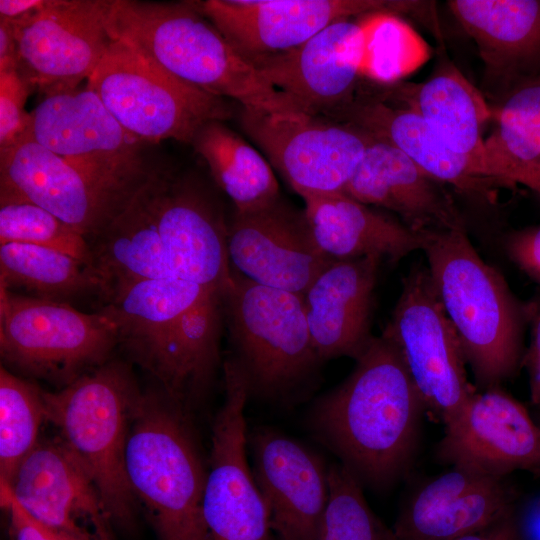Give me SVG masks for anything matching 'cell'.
Instances as JSON below:
<instances>
[{
  "mask_svg": "<svg viewBox=\"0 0 540 540\" xmlns=\"http://www.w3.org/2000/svg\"><path fill=\"white\" fill-rule=\"evenodd\" d=\"M351 374L312 407L309 425L354 477L385 489L410 468L422 400L394 345L373 336Z\"/></svg>",
  "mask_w": 540,
  "mask_h": 540,
  "instance_id": "6da1fadb",
  "label": "cell"
},
{
  "mask_svg": "<svg viewBox=\"0 0 540 540\" xmlns=\"http://www.w3.org/2000/svg\"><path fill=\"white\" fill-rule=\"evenodd\" d=\"M100 309L116 326L118 346L189 412L209 392L220 362L222 297L171 277L123 287Z\"/></svg>",
  "mask_w": 540,
  "mask_h": 540,
  "instance_id": "7a4b0ae2",
  "label": "cell"
},
{
  "mask_svg": "<svg viewBox=\"0 0 540 540\" xmlns=\"http://www.w3.org/2000/svg\"><path fill=\"white\" fill-rule=\"evenodd\" d=\"M107 22L112 40L211 95L236 100L247 109L302 111L229 43L194 1L110 0Z\"/></svg>",
  "mask_w": 540,
  "mask_h": 540,
  "instance_id": "3957f363",
  "label": "cell"
},
{
  "mask_svg": "<svg viewBox=\"0 0 540 540\" xmlns=\"http://www.w3.org/2000/svg\"><path fill=\"white\" fill-rule=\"evenodd\" d=\"M422 250L476 383L484 390L500 387L522 367L524 303L481 258L465 229L428 234Z\"/></svg>",
  "mask_w": 540,
  "mask_h": 540,
  "instance_id": "277c9868",
  "label": "cell"
},
{
  "mask_svg": "<svg viewBox=\"0 0 540 540\" xmlns=\"http://www.w3.org/2000/svg\"><path fill=\"white\" fill-rule=\"evenodd\" d=\"M190 412L160 388L140 392L125 449V472L157 540H209L202 504L207 468Z\"/></svg>",
  "mask_w": 540,
  "mask_h": 540,
  "instance_id": "5b68a950",
  "label": "cell"
},
{
  "mask_svg": "<svg viewBox=\"0 0 540 540\" xmlns=\"http://www.w3.org/2000/svg\"><path fill=\"white\" fill-rule=\"evenodd\" d=\"M140 390L121 361L109 360L56 392L44 391L47 422L98 488L115 527H133L137 502L125 449Z\"/></svg>",
  "mask_w": 540,
  "mask_h": 540,
  "instance_id": "8992f818",
  "label": "cell"
},
{
  "mask_svg": "<svg viewBox=\"0 0 540 540\" xmlns=\"http://www.w3.org/2000/svg\"><path fill=\"white\" fill-rule=\"evenodd\" d=\"M222 299L233 353L249 396L284 399L321 362L301 295L257 284L233 268Z\"/></svg>",
  "mask_w": 540,
  "mask_h": 540,
  "instance_id": "52a82bcc",
  "label": "cell"
},
{
  "mask_svg": "<svg viewBox=\"0 0 540 540\" xmlns=\"http://www.w3.org/2000/svg\"><path fill=\"white\" fill-rule=\"evenodd\" d=\"M116 346V326L100 310L0 287V354L15 370L62 388L109 361Z\"/></svg>",
  "mask_w": 540,
  "mask_h": 540,
  "instance_id": "ba28073f",
  "label": "cell"
},
{
  "mask_svg": "<svg viewBox=\"0 0 540 540\" xmlns=\"http://www.w3.org/2000/svg\"><path fill=\"white\" fill-rule=\"evenodd\" d=\"M86 88L142 143L173 139L190 144L201 125L230 116L223 98L177 79L117 40L87 79Z\"/></svg>",
  "mask_w": 540,
  "mask_h": 540,
  "instance_id": "9c48e42d",
  "label": "cell"
},
{
  "mask_svg": "<svg viewBox=\"0 0 540 540\" xmlns=\"http://www.w3.org/2000/svg\"><path fill=\"white\" fill-rule=\"evenodd\" d=\"M382 335L398 351L425 412L444 426L477 392L467 376L459 336L448 318L427 266L416 264Z\"/></svg>",
  "mask_w": 540,
  "mask_h": 540,
  "instance_id": "30bf717a",
  "label": "cell"
},
{
  "mask_svg": "<svg viewBox=\"0 0 540 540\" xmlns=\"http://www.w3.org/2000/svg\"><path fill=\"white\" fill-rule=\"evenodd\" d=\"M26 132L125 201H130L155 171L142 157V142L127 132L86 86L45 95L29 112Z\"/></svg>",
  "mask_w": 540,
  "mask_h": 540,
  "instance_id": "8fae6325",
  "label": "cell"
},
{
  "mask_svg": "<svg viewBox=\"0 0 540 540\" xmlns=\"http://www.w3.org/2000/svg\"><path fill=\"white\" fill-rule=\"evenodd\" d=\"M241 126L302 198L343 192L372 134L362 127L299 110L243 108Z\"/></svg>",
  "mask_w": 540,
  "mask_h": 540,
  "instance_id": "7c38bea8",
  "label": "cell"
},
{
  "mask_svg": "<svg viewBox=\"0 0 540 540\" xmlns=\"http://www.w3.org/2000/svg\"><path fill=\"white\" fill-rule=\"evenodd\" d=\"M223 375L225 397L212 426L202 504L209 540H271L269 512L246 454L247 382L229 357Z\"/></svg>",
  "mask_w": 540,
  "mask_h": 540,
  "instance_id": "4fadbf2b",
  "label": "cell"
},
{
  "mask_svg": "<svg viewBox=\"0 0 540 540\" xmlns=\"http://www.w3.org/2000/svg\"><path fill=\"white\" fill-rule=\"evenodd\" d=\"M110 0H51L11 23L17 46V70L45 95L78 88L94 72L112 38L107 15ZM4 20V19H3Z\"/></svg>",
  "mask_w": 540,
  "mask_h": 540,
  "instance_id": "5bb4252c",
  "label": "cell"
},
{
  "mask_svg": "<svg viewBox=\"0 0 540 540\" xmlns=\"http://www.w3.org/2000/svg\"><path fill=\"white\" fill-rule=\"evenodd\" d=\"M229 43L250 63L287 53L331 23L360 14L423 16L426 1L387 0H206L194 1Z\"/></svg>",
  "mask_w": 540,
  "mask_h": 540,
  "instance_id": "9a60e30c",
  "label": "cell"
},
{
  "mask_svg": "<svg viewBox=\"0 0 540 540\" xmlns=\"http://www.w3.org/2000/svg\"><path fill=\"white\" fill-rule=\"evenodd\" d=\"M0 489L60 540H115L98 488L59 437L40 438L11 485Z\"/></svg>",
  "mask_w": 540,
  "mask_h": 540,
  "instance_id": "2e32d148",
  "label": "cell"
},
{
  "mask_svg": "<svg viewBox=\"0 0 540 540\" xmlns=\"http://www.w3.org/2000/svg\"><path fill=\"white\" fill-rule=\"evenodd\" d=\"M370 15L362 21H335L296 49L254 66L302 111L332 118L356 95L366 61Z\"/></svg>",
  "mask_w": 540,
  "mask_h": 540,
  "instance_id": "e0dca14e",
  "label": "cell"
},
{
  "mask_svg": "<svg viewBox=\"0 0 540 540\" xmlns=\"http://www.w3.org/2000/svg\"><path fill=\"white\" fill-rule=\"evenodd\" d=\"M0 200L36 204L94 240L129 201L109 192L27 132L0 149Z\"/></svg>",
  "mask_w": 540,
  "mask_h": 540,
  "instance_id": "ac0fdd59",
  "label": "cell"
},
{
  "mask_svg": "<svg viewBox=\"0 0 540 540\" xmlns=\"http://www.w3.org/2000/svg\"><path fill=\"white\" fill-rule=\"evenodd\" d=\"M437 456L484 476L504 478L516 470L540 475V424L500 387L477 391L444 426Z\"/></svg>",
  "mask_w": 540,
  "mask_h": 540,
  "instance_id": "d6986e66",
  "label": "cell"
},
{
  "mask_svg": "<svg viewBox=\"0 0 540 540\" xmlns=\"http://www.w3.org/2000/svg\"><path fill=\"white\" fill-rule=\"evenodd\" d=\"M152 184L155 220L170 269L223 299L233 270L221 210L195 181L156 170Z\"/></svg>",
  "mask_w": 540,
  "mask_h": 540,
  "instance_id": "ffe728a7",
  "label": "cell"
},
{
  "mask_svg": "<svg viewBox=\"0 0 540 540\" xmlns=\"http://www.w3.org/2000/svg\"><path fill=\"white\" fill-rule=\"evenodd\" d=\"M227 248L232 268L267 287L303 296L333 260L316 245L304 211L280 199L255 212H234Z\"/></svg>",
  "mask_w": 540,
  "mask_h": 540,
  "instance_id": "44dd1931",
  "label": "cell"
},
{
  "mask_svg": "<svg viewBox=\"0 0 540 540\" xmlns=\"http://www.w3.org/2000/svg\"><path fill=\"white\" fill-rule=\"evenodd\" d=\"M253 474L279 540H318L329 499V475L306 446L271 429L249 437Z\"/></svg>",
  "mask_w": 540,
  "mask_h": 540,
  "instance_id": "7402d4cb",
  "label": "cell"
},
{
  "mask_svg": "<svg viewBox=\"0 0 540 540\" xmlns=\"http://www.w3.org/2000/svg\"><path fill=\"white\" fill-rule=\"evenodd\" d=\"M441 184L396 146L372 134L343 193L396 213L405 226L424 237L465 229L460 211Z\"/></svg>",
  "mask_w": 540,
  "mask_h": 540,
  "instance_id": "603a6c76",
  "label": "cell"
},
{
  "mask_svg": "<svg viewBox=\"0 0 540 540\" xmlns=\"http://www.w3.org/2000/svg\"><path fill=\"white\" fill-rule=\"evenodd\" d=\"M503 479L453 468L429 480L399 512L398 540H453L500 520L513 512Z\"/></svg>",
  "mask_w": 540,
  "mask_h": 540,
  "instance_id": "cb8c5ba5",
  "label": "cell"
},
{
  "mask_svg": "<svg viewBox=\"0 0 540 540\" xmlns=\"http://www.w3.org/2000/svg\"><path fill=\"white\" fill-rule=\"evenodd\" d=\"M380 256L331 261L303 294L306 319L321 361L366 349Z\"/></svg>",
  "mask_w": 540,
  "mask_h": 540,
  "instance_id": "d4e9b609",
  "label": "cell"
},
{
  "mask_svg": "<svg viewBox=\"0 0 540 540\" xmlns=\"http://www.w3.org/2000/svg\"><path fill=\"white\" fill-rule=\"evenodd\" d=\"M447 5L475 42L486 77L504 94L540 74V0H450Z\"/></svg>",
  "mask_w": 540,
  "mask_h": 540,
  "instance_id": "484cf974",
  "label": "cell"
},
{
  "mask_svg": "<svg viewBox=\"0 0 540 540\" xmlns=\"http://www.w3.org/2000/svg\"><path fill=\"white\" fill-rule=\"evenodd\" d=\"M302 199L313 239L331 260L380 256L398 262L411 252L422 250L423 236L343 192Z\"/></svg>",
  "mask_w": 540,
  "mask_h": 540,
  "instance_id": "4316f807",
  "label": "cell"
},
{
  "mask_svg": "<svg viewBox=\"0 0 540 540\" xmlns=\"http://www.w3.org/2000/svg\"><path fill=\"white\" fill-rule=\"evenodd\" d=\"M383 99L417 113L453 151L471 159L479 176L491 185L483 177L482 165L484 129L493 113L482 93L455 66L445 65L424 82L392 83Z\"/></svg>",
  "mask_w": 540,
  "mask_h": 540,
  "instance_id": "83f0119b",
  "label": "cell"
},
{
  "mask_svg": "<svg viewBox=\"0 0 540 540\" xmlns=\"http://www.w3.org/2000/svg\"><path fill=\"white\" fill-rule=\"evenodd\" d=\"M153 174L90 242L89 268L99 281L102 301L136 282L176 277L168 265L155 220Z\"/></svg>",
  "mask_w": 540,
  "mask_h": 540,
  "instance_id": "f1b7e54d",
  "label": "cell"
},
{
  "mask_svg": "<svg viewBox=\"0 0 540 540\" xmlns=\"http://www.w3.org/2000/svg\"><path fill=\"white\" fill-rule=\"evenodd\" d=\"M333 119L358 125L406 154L424 172L470 194L488 196L489 184L468 157L453 151L415 112L380 97L356 94Z\"/></svg>",
  "mask_w": 540,
  "mask_h": 540,
  "instance_id": "f546056e",
  "label": "cell"
},
{
  "mask_svg": "<svg viewBox=\"0 0 540 540\" xmlns=\"http://www.w3.org/2000/svg\"><path fill=\"white\" fill-rule=\"evenodd\" d=\"M190 144L205 160L214 181L232 200L236 212L262 210L280 199L271 164L222 120L201 125Z\"/></svg>",
  "mask_w": 540,
  "mask_h": 540,
  "instance_id": "4dcf8cb0",
  "label": "cell"
},
{
  "mask_svg": "<svg viewBox=\"0 0 540 540\" xmlns=\"http://www.w3.org/2000/svg\"><path fill=\"white\" fill-rule=\"evenodd\" d=\"M0 287L62 302L100 293L99 281L86 264L49 247L18 242L0 244Z\"/></svg>",
  "mask_w": 540,
  "mask_h": 540,
  "instance_id": "1f68e13d",
  "label": "cell"
},
{
  "mask_svg": "<svg viewBox=\"0 0 540 540\" xmlns=\"http://www.w3.org/2000/svg\"><path fill=\"white\" fill-rule=\"evenodd\" d=\"M496 121L485 138L482 165L483 177L491 184L505 164L540 161V74L517 82L504 94Z\"/></svg>",
  "mask_w": 540,
  "mask_h": 540,
  "instance_id": "d6a6232c",
  "label": "cell"
},
{
  "mask_svg": "<svg viewBox=\"0 0 540 540\" xmlns=\"http://www.w3.org/2000/svg\"><path fill=\"white\" fill-rule=\"evenodd\" d=\"M47 422L44 390L0 368V487H9Z\"/></svg>",
  "mask_w": 540,
  "mask_h": 540,
  "instance_id": "836d02e7",
  "label": "cell"
},
{
  "mask_svg": "<svg viewBox=\"0 0 540 540\" xmlns=\"http://www.w3.org/2000/svg\"><path fill=\"white\" fill-rule=\"evenodd\" d=\"M329 499L318 540H398L370 508L361 483L341 463L328 467Z\"/></svg>",
  "mask_w": 540,
  "mask_h": 540,
  "instance_id": "e575fe53",
  "label": "cell"
},
{
  "mask_svg": "<svg viewBox=\"0 0 540 540\" xmlns=\"http://www.w3.org/2000/svg\"><path fill=\"white\" fill-rule=\"evenodd\" d=\"M27 243L66 253L88 267L90 242L48 210L27 201L0 200V244Z\"/></svg>",
  "mask_w": 540,
  "mask_h": 540,
  "instance_id": "d590c367",
  "label": "cell"
},
{
  "mask_svg": "<svg viewBox=\"0 0 540 540\" xmlns=\"http://www.w3.org/2000/svg\"><path fill=\"white\" fill-rule=\"evenodd\" d=\"M428 54L422 38L392 13L370 15L363 75L392 84L424 63Z\"/></svg>",
  "mask_w": 540,
  "mask_h": 540,
  "instance_id": "8d00e7d4",
  "label": "cell"
},
{
  "mask_svg": "<svg viewBox=\"0 0 540 540\" xmlns=\"http://www.w3.org/2000/svg\"><path fill=\"white\" fill-rule=\"evenodd\" d=\"M30 92V85L17 68L0 71V149L27 131L29 113L24 106Z\"/></svg>",
  "mask_w": 540,
  "mask_h": 540,
  "instance_id": "74e56055",
  "label": "cell"
},
{
  "mask_svg": "<svg viewBox=\"0 0 540 540\" xmlns=\"http://www.w3.org/2000/svg\"><path fill=\"white\" fill-rule=\"evenodd\" d=\"M504 248L511 261L540 285V226L512 232L507 236Z\"/></svg>",
  "mask_w": 540,
  "mask_h": 540,
  "instance_id": "f35d334b",
  "label": "cell"
},
{
  "mask_svg": "<svg viewBox=\"0 0 540 540\" xmlns=\"http://www.w3.org/2000/svg\"><path fill=\"white\" fill-rule=\"evenodd\" d=\"M524 306L526 323L530 327V344L524 352L522 367L528 372L531 402L540 408V294Z\"/></svg>",
  "mask_w": 540,
  "mask_h": 540,
  "instance_id": "ab89813d",
  "label": "cell"
},
{
  "mask_svg": "<svg viewBox=\"0 0 540 540\" xmlns=\"http://www.w3.org/2000/svg\"><path fill=\"white\" fill-rule=\"evenodd\" d=\"M1 504L9 518L10 540H60L31 518L7 489H0Z\"/></svg>",
  "mask_w": 540,
  "mask_h": 540,
  "instance_id": "60d3db41",
  "label": "cell"
},
{
  "mask_svg": "<svg viewBox=\"0 0 540 540\" xmlns=\"http://www.w3.org/2000/svg\"><path fill=\"white\" fill-rule=\"evenodd\" d=\"M521 528L513 512L493 524L453 540H522Z\"/></svg>",
  "mask_w": 540,
  "mask_h": 540,
  "instance_id": "b9f144b4",
  "label": "cell"
},
{
  "mask_svg": "<svg viewBox=\"0 0 540 540\" xmlns=\"http://www.w3.org/2000/svg\"><path fill=\"white\" fill-rule=\"evenodd\" d=\"M51 0H0V19L16 21L50 4Z\"/></svg>",
  "mask_w": 540,
  "mask_h": 540,
  "instance_id": "7bdbcfd3",
  "label": "cell"
},
{
  "mask_svg": "<svg viewBox=\"0 0 540 540\" xmlns=\"http://www.w3.org/2000/svg\"><path fill=\"white\" fill-rule=\"evenodd\" d=\"M17 68V46L10 22L0 19V71Z\"/></svg>",
  "mask_w": 540,
  "mask_h": 540,
  "instance_id": "ee69618b",
  "label": "cell"
},
{
  "mask_svg": "<svg viewBox=\"0 0 540 540\" xmlns=\"http://www.w3.org/2000/svg\"><path fill=\"white\" fill-rule=\"evenodd\" d=\"M522 535H525L527 540H540V502L533 506L528 512L523 527H521Z\"/></svg>",
  "mask_w": 540,
  "mask_h": 540,
  "instance_id": "f6af8a7d",
  "label": "cell"
}]
</instances>
